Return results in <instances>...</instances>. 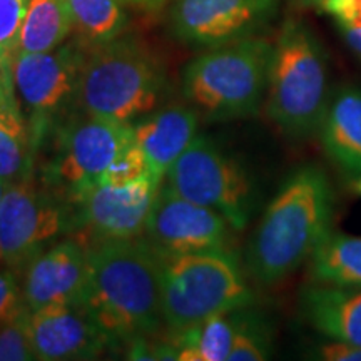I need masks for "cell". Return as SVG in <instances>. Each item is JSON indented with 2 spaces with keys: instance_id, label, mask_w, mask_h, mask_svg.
Instances as JSON below:
<instances>
[{
  "instance_id": "27",
  "label": "cell",
  "mask_w": 361,
  "mask_h": 361,
  "mask_svg": "<svg viewBox=\"0 0 361 361\" xmlns=\"http://www.w3.org/2000/svg\"><path fill=\"white\" fill-rule=\"evenodd\" d=\"M29 0H0V61L11 66Z\"/></svg>"
},
{
  "instance_id": "22",
  "label": "cell",
  "mask_w": 361,
  "mask_h": 361,
  "mask_svg": "<svg viewBox=\"0 0 361 361\" xmlns=\"http://www.w3.org/2000/svg\"><path fill=\"white\" fill-rule=\"evenodd\" d=\"M71 32L72 20L62 0H29L17 54L54 51L64 44Z\"/></svg>"
},
{
  "instance_id": "35",
  "label": "cell",
  "mask_w": 361,
  "mask_h": 361,
  "mask_svg": "<svg viewBox=\"0 0 361 361\" xmlns=\"http://www.w3.org/2000/svg\"><path fill=\"white\" fill-rule=\"evenodd\" d=\"M301 4H305V6H310V7H322L323 0H300Z\"/></svg>"
},
{
  "instance_id": "11",
  "label": "cell",
  "mask_w": 361,
  "mask_h": 361,
  "mask_svg": "<svg viewBox=\"0 0 361 361\" xmlns=\"http://www.w3.org/2000/svg\"><path fill=\"white\" fill-rule=\"evenodd\" d=\"M231 224L214 209L186 200L169 184H161L146 228V241L157 255L179 256L189 252L228 250Z\"/></svg>"
},
{
  "instance_id": "5",
  "label": "cell",
  "mask_w": 361,
  "mask_h": 361,
  "mask_svg": "<svg viewBox=\"0 0 361 361\" xmlns=\"http://www.w3.org/2000/svg\"><path fill=\"white\" fill-rule=\"evenodd\" d=\"M329 96L322 44L308 25L288 19L274 44L266 114L290 137H310L318 133Z\"/></svg>"
},
{
  "instance_id": "32",
  "label": "cell",
  "mask_w": 361,
  "mask_h": 361,
  "mask_svg": "<svg viewBox=\"0 0 361 361\" xmlns=\"http://www.w3.org/2000/svg\"><path fill=\"white\" fill-rule=\"evenodd\" d=\"M345 2H348V0H323L322 8L323 11H326L328 13H333L336 8H340Z\"/></svg>"
},
{
  "instance_id": "18",
  "label": "cell",
  "mask_w": 361,
  "mask_h": 361,
  "mask_svg": "<svg viewBox=\"0 0 361 361\" xmlns=\"http://www.w3.org/2000/svg\"><path fill=\"white\" fill-rule=\"evenodd\" d=\"M196 135V111L186 106H171L134 126V141L146 154L151 174L161 183Z\"/></svg>"
},
{
  "instance_id": "25",
  "label": "cell",
  "mask_w": 361,
  "mask_h": 361,
  "mask_svg": "<svg viewBox=\"0 0 361 361\" xmlns=\"http://www.w3.org/2000/svg\"><path fill=\"white\" fill-rule=\"evenodd\" d=\"M271 341L261 324L239 318L236 338L228 361H263L269 358Z\"/></svg>"
},
{
  "instance_id": "31",
  "label": "cell",
  "mask_w": 361,
  "mask_h": 361,
  "mask_svg": "<svg viewBox=\"0 0 361 361\" xmlns=\"http://www.w3.org/2000/svg\"><path fill=\"white\" fill-rule=\"evenodd\" d=\"M13 97H16V94H13L11 66L0 61V102H6Z\"/></svg>"
},
{
  "instance_id": "10",
  "label": "cell",
  "mask_w": 361,
  "mask_h": 361,
  "mask_svg": "<svg viewBox=\"0 0 361 361\" xmlns=\"http://www.w3.org/2000/svg\"><path fill=\"white\" fill-rule=\"evenodd\" d=\"M85 52L79 44H62L39 54H17L11 72L13 94L32 129L34 146L47 134L54 119L75 102Z\"/></svg>"
},
{
  "instance_id": "17",
  "label": "cell",
  "mask_w": 361,
  "mask_h": 361,
  "mask_svg": "<svg viewBox=\"0 0 361 361\" xmlns=\"http://www.w3.org/2000/svg\"><path fill=\"white\" fill-rule=\"evenodd\" d=\"M301 314L324 338L361 345V286L314 283L301 290Z\"/></svg>"
},
{
  "instance_id": "12",
  "label": "cell",
  "mask_w": 361,
  "mask_h": 361,
  "mask_svg": "<svg viewBox=\"0 0 361 361\" xmlns=\"http://www.w3.org/2000/svg\"><path fill=\"white\" fill-rule=\"evenodd\" d=\"M161 184L152 174L126 184L99 183L74 204L75 229L89 245L139 238Z\"/></svg>"
},
{
  "instance_id": "15",
  "label": "cell",
  "mask_w": 361,
  "mask_h": 361,
  "mask_svg": "<svg viewBox=\"0 0 361 361\" xmlns=\"http://www.w3.org/2000/svg\"><path fill=\"white\" fill-rule=\"evenodd\" d=\"M24 269L22 296L29 311L79 303L87 271V243L57 241L30 259Z\"/></svg>"
},
{
  "instance_id": "36",
  "label": "cell",
  "mask_w": 361,
  "mask_h": 361,
  "mask_svg": "<svg viewBox=\"0 0 361 361\" xmlns=\"http://www.w3.org/2000/svg\"><path fill=\"white\" fill-rule=\"evenodd\" d=\"M356 191H358V192L361 194V179L358 180V183H356Z\"/></svg>"
},
{
  "instance_id": "6",
  "label": "cell",
  "mask_w": 361,
  "mask_h": 361,
  "mask_svg": "<svg viewBox=\"0 0 361 361\" xmlns=\"http://www.w3.org/2000/svg\"><path fill=\"white\" fill-rule=\"evenodd\" d=\"M164 324L178 333L216 314L246 308L252 295L241 266L228 250L161 256Z\"/></svg>"
},
{
  "instance_id": "3",
  "label": "cell",
  "mask_w": 361,
  "mask_h": 361,
  "mask_svg": "<svg viewBox=\"0 0 361 361\" xmlns=\"http://www.w3.org/2000/svg\"><path fill=\"white\" fill-rule=\"evenodd\" d=\"M273 51L274 44L259 37L216 45L184 69V96L211 121L255 116L268 94Z\"/></svg>"
},
{
  "instance_id": "20",
  "label": "cell",
  "mask_w": 361,
  "mask_h": 361,
  "mask_svg": "<svg viewBox=\"0 0 361 361\" xmlns=\"http://www.w3.org/2000/svg\"><path fill=\"white\" fill-rule=\"evenodd\" d=\"M34 137L17 99L0 102V178L13 183L30 176Z\"/></svg>"
},
{
  "instance_id": "4",
  "label": "cell",
  "mask_w": 361,
  "mask_h": 361,
  "mask_svg": "<svg viewBox=\"0 0 361 361\" xmlns=\"http://www.w3.org/2000/svg\"><path fill=\"white\" fill-rule=\"evenodd\" d=\"M164 85V67L147 45L117 37L85 57L75 104L84 114L130 123L154 109Z\"/></svg>"
},
{
  "instance_id": "28",
  "label": "cell",
  "mask_w": 361,
  "mask_h": 361,
  "mask_svg": "<svg viewBox=\"0 0 361 361\" xmlns=\"http://www.w3.org/2000/svg\"><path fill=\"white\" fill-rule=\"evenodd\" d=\"M25 308L22 286L11 268H0V324Z\"/></svg>"
},
{
  "instance_id": "33",
  "label": "cell",
  "mask_w": 361,
  "mask_h": 361,
  "mask_svg": "<svg viewBox=\"0 0 361 361\" xmlns=\"http://www.w3.org/2000/svg\"><path fill=\"white\" fill-rule=\"evenodd\" d=\"M126 2L135 4V6H142V7H154L159 2H162V0H126Z\"/></svg>"
},
{
  "instance_id": "2",
  "label": "cell",
  "mask_w": 361,
  "mask_h": 361,
  "mask_svg": "<svg viewBox=\"0 0 361 361\" xmlns=\"http://www.w3.org/2000/svg\"><path fill=\"white\" fill-rule=\"evenodd\" d=\"M335 192L326 173L305 164L283 183L246 250V268L264 286L281 283L310 261L331 231Z\"/></svg>"
},
{
  "instance_id": "21",
  "label": "cell",
  "mask_w": 361,
  "mask_h": 361,
  "mask_svg": "<svg viewBox=\"0 0 361 361\" xmlns=\"http://www.w3.org/2000/svg\"><path fill=\"white\" fill-rule=\"evenodd\" d=\"M233 313L216 314L186 331L178 333L176 360L178 361H228L234 338H236L239 316Z\"/></svg>"
},
{
  "instance_id": "9",
  "label": "cell",
  "mask_w": 361,
  "mask_h": 361,
  "mask_svg": "<svg viewBox=\"0 0 361 361\" xmlns=\"http://www.w3.org/2000/svg\"><path fill=\"white\" fill-rule=\"evenodd\" d=\"M75 229L74 206L29 178L8 184L0 202V266L20 269Z\"/></svg>"
},
{
  "instance_id": "8",
  "label": "cell",
  "mask_w": 361,
  "mask_h": 361,
  "mask_svg": "<svg viewBox=\"0 0 361 361\" xmlns=\"http://www.w3.org/2000/svg\"><path fill=\"white\" fill-rule=\"evenodd\" d=\"M166 184L186 200L214 209L243 231L256 206L255 184L234 157L206 135H196L166 174Z\"/></svg>"
},
{
  "instance_id": "29",
  "label": "cell",
  "mask_w": 361,
  "mask_h": 361,
  "mask_svg": "<svg viewBox=\"0 0 361 361\" xmlns=\"http://www.w3.org/2000/svg\"><path fill=\"white\" fill-rule=\"evenodd\" d=\"M346 42L361 56V0H348L331 13Z\"/></svg>"
},
{
  "instance_id": "14",
  "label": "cell",
  "mask_w": 361,
  "mask_h": 361,
  "mask_svg": "<svg viewBox=\"0 0 361 361\" xmlns=\"http://www.w3.org/2000/svg\"><path fill=\"white\" fill-rule=\"evenodd\" d=\"M30 336L40 361L96 360L114 343L79 303L30 311Z\"/></svg>"
},
{
  "instance_id": "19",
  "label": "cell",
  "mask_w": 361,
  "mask_h": 361,
  "mask_svg": "<svg viewBox=\"0 0 361 361\" xmlns=\"http://www.w3.org/2000/svg\"><path fill=\"white\" fill-rule=\"evenodd\" d=\"M314 283L333 286H361V238L331 229L310 258Z\"/></svg>"
},
{
  "instance_id": "7",
  "label": "cell",
  "mask_w": 361,
  "mask_h": 361,
  "mask_svg": "<svg viewBox=\"0 0 361 361\" xmlns=\"http://www.w3.org/2000/svg\"><path fill=\"white\" fill-rule=\"evenodd\" d=\"M134 126L84 114L59 128L56 146L40 183L72 206L97 186L124 146L133 141Z\"/></svg>"
},
{
  "instance_id": "30",
  "label": "cell",
  "mask_w": 361,
  "mask_h": 361,
  "mask_svg": "<svg viewBox=\"0 0 361 361\" xmlns=\"http://www.w3.org/2000/svg\"><path fill=\"white\" fill-rule=\"evenodd\" d=\"M314 355L324 361H361V345L326 338V341L316 346Z\"/></svg>"
},
{
  "instance_id": "16",
  "label": "cell",
  "mask_w": 361,
  "mask_h": 361,
  "mask_svg": "<svg viewBox=\"0 0 361 361\" xmlns=\"http://www.w3.org/2000/svg\"><path fill=\"white\" fill-rule=\"evenodd\" d=\"M324 154L345 179H361V89L340 85L331 90L318 128Z\"/></svg>"
},
{
  "instance_id": "24",
  "label": "cell",
  "mask_w": 361,
  "mask_h": 361,
  "mask_svg": "<svg viewBox=\"0 0 361 361\" xmlns=\"http://www.w3.org/2000/svg\"><path fill=\"white\" fill-rule=\"evenodd\" d=\"M37 360L30 336V311L22 308L0 324V361Z\"/></svg>"
},
{
  "instance_id": "23",
  "label": "cell",
  "mask_w": 361,
  "mask_h": 361,
  "mask_svg": "<svg viewBox=\"0 0 361 361\" xmlns=\"http://www.w3.org/2000/svg\"><path fill=\"white\" fill-rule=\"evenodd\" d=\"M72 29L85 44L102 45L117 39L128 24L119 0H62Z\"/></svg>"
},
{
  "instance_id": "13",
  "label": "cell",
  "mask_w": 361,
  "mask_h": 361,
  "mask_svg": "<svg viewBox=\"0 0 361 361\" xmlns=\"http://www.w3.org/2000/svg\"><path fill=\"white\" fill-rule=\"evenodd\" d=\"M276 12L278 0H176L171 24L183 42L216 47L252 37Z\"/></svg>"
},
{
  "instance_id": "1",
  "label": "cell",
  "mask_w": 361,
  "mask_h": 361,
  "mask_svg": "<svg viewBox=\"0 0 361 361\" xmlns=\"http://www.w3.org/2000/svg\"><path fill=\"white\" fill-rule=\"evenodd\" d=\"M161 256L146 239L87 245L79 305L116 345L156 335L164 324Z\"/></svg>"
},
{
  "instance_id": "34",
  "label": "cell",
  "mask_w": 361,
  "mask_h": 361,
  "mask_svg": "<svg viewBox=\"0 0 361 361\" xmlns=\"http://www.w3.org/2000/svg\"><path fill=\"white\" fill-rule=\"evenodd\" d=\"M8 184H11V183H7L6 179L0 178V202H2V200H4V194H6Z\"/></svg>"
},
{
  "instance_id": "26",
  "label": "cell",
  "mask_w": 361,
  "mask_h": 361,
  "mask_svg": "<svg viewBox=\"0 0 361 361\" xmlns=\"http://www.w3.org/2000/svg\"><path fill=\"white\" fill-rule=\"evenodd\" d=\"M151 174L146 154L142 149L134 141H130L128 146H124L119 151V154L114 157L109 168L102 174L99 183L106 184H126L133 183L135 179H141L142 176Z\"/></svg>"
}]
</instances>
